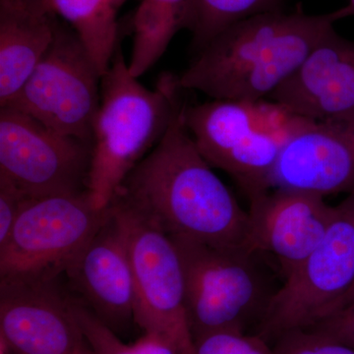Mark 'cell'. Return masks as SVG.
Segmentation results:
<instances>
[{"instance_id": "cell-1", "label": "cell", "mask_w": 354, "mask_h": 354, "mask_svg": "<svg viewBox=\"0 0 354 354\" xmlns=\"http://www.w3.org/2000/svg\"><path fill=\"white\" fill-rule=\"evenodd\" d=\"M184 106L179 93L164 136L115 196L169 236L251 251L249 212L200 153L184 122Z\"/></svg>"}, {"instance_id": "cell-2", "label": "cell", "mask_w": 354, "mask_h": 354, "mask_svg": "<svg viewBox=\"0 0 354 354\" xmlns=\"http://www.w3.org/2000/svg\"><path fill=\"white\" fill-rule=\"evenodd\" d=\"M339 20V9L321 15L278 10L247 18L198 50L177 77L179 86L213 100L263 101L299 69Z\"/></svg>"}, {"instance_id": "cell-3", "label": "cell", "mask_w": 354, "mask_h": 354, "mask_svg": "<svg viewBox=\"0 0 354 354\" xmlns=\"http://www.w3.org/2000/svg\"><path fill=\"white\" fill-rule=\"evenodd\" d=\"M177 77L164 74L149 90L130 73L118 44L102 76L101 102L93 124L87 191L97 211L108 209L130 172L164 136L177 95Z\"/></svg>"}, {"instance_id": "cell-4", "label": "cell", "mask_w": 354, "mask_h": 354, "mask_svg": "<svg viewBox=\"0 0 354 354\" xmlns=\"http://www.w3.org/2000/svg\"><path fill=\"white\" fill-rule=\"evenodd\" d=\"M183 118L205 160L227 172L250 204L272 190L281 147L305 122L277 102L263 101L185 102Z\"/></svg>"}, {"instance_id": "cell-5", "label": "cell", "mask_w": 354, "mask_h": 354, "mask_svg": "<svg viewBox=\"0 0 354 354\" xmlns=\"http://www.w3.org/2000/svg\"><path fill=\"white\" fill-rule=\"evenodd\" d=\"M183 266L185 308L193 339L221 330L246 332L264 317L272 295L255 256L181 236H169Z\"/></svg>"}, {"instance_id": "cell-6", "label": "cell", "mask_w": 354, "mask_h": 354, "mask_svg": "<svg viewBox=\"0 0 354 354\" xmlns=\"http://www.w3.org/2000/svg\"><path fill=\"white\" fill-rule=\"evenodd\" d=\"M108 215L87 191L30 198L0 245L1 281H55L78 259Z\"/></svg>"}, {"instance_id": "cell-7", "label": "cell", "mask_w": 354, "mask_h": 354, "mask_svg": "<svg viewBox=\"0 0 354 354\" xmlns=\"http://www.w3.org/2000/svg\"><path fill=\"white\" fill-rule=\"evenodd\" d=\"M353 285L354 193L337 205L323 241L272 295L256 334L269 342L313 327L341 309Z\"/></svg>"}, {"instance_id": "cell-8", "label": "cell", "mask_w": 354, "mask_h": 354, "mask_svg": "<svg viewBox=\"0 0 354 354\" xmlns=\"http://www.w3.org/2000/svg\"><path fill=\"white\" fill-rule=\"evenodd\" d=\"M101 82V72L80 38L58 21L50 48L4 106L27 114L60 134L92 144Z\"/></svg>"}, {"instance_id": "cell-9", "label": "cell", "mask_w": 354, "mask_h": 354, "mask_svg": "<svg viewBox=\"0 0 354 354\" xmlns=\"http://www.w3.org/2000/svg\"><path fill=\"white\" fill-rule=\"evenodd\" d=\"M127 234L134 278V321L167 339L176 354H195L185 308L183 266L171 237L115 196L111 203Z\"/></svg>"}, {"instance_id": "cell-10", "label": "cell", "mask_w": 354, "mask_h": 354, "mask_svg": "<svg viewBox=\"0 0 354 354\" xmlns=\"http://www.w3.org/2000/svg\"><path fill=\"white\" fill-rule=\"evenodd\" d=\"M92 144L0 108V176L27 198L86 191Z\"/></svg>"}, {"instance_id": "cell-11", "label": "cell", "mask_w": 354, "mask_h": 354, "mask_svg": "<svg viewBox=\"0 0 354 354\" xmlns=\"http://www.w3.org/2000/svg\"><path fill=\"white\" fill-rule=\"evenodd\" d=\"M272 190L325 197L354 193V111L309 120L286 140L274 165Z\"/></svg>"}, {"instance_id": "cell-12", "label": "cell", "mask_w": 354, "mask_h": 354, "mask_svg": "<svg viewBox=\"0 0 354 354\" xmlns=\"http://www.w3.org/2000/svg\"><path fill=\"white\" fill-rule=\"evenodd\" d=\"M53 281H1L0 342L15 354H74L84 344L72 312Z\"/></svg>"}, {"instance_id": "cell-13", "label": "cell", "mask_w": 354, "mask_h": 354, "mask_svg": "<svg viewBox=\"0 0 354 354\" xmlns=\"http://www.w3.org/2000/svg\"><path fill=\"white\" fill-rule=\"evenodd\" d=\"M335 211L319 195L270 191L250 204L251 251L272 254L286 278L325 239Z\"/></svg>"}, {"instance_id": "cell-14", "label": "cell", "mask_w": 354, "mask_h": 354, "mask_svg": "<svg viewBox=\"0 0 354 354\" xmlns=\"http://www.w3.org/2000/svg\"><path fill=\"white\" fill-rule=\"evenodd\" d=\"M66 274L88 308L111 329L134 320V278L127 234L111 205L104 223Z\"/></svg>"}, {"instance_id": "cell-15", "label": "cell", "mask_w": 354, "mask_h": 354, "mask_svg": "<svg viewBox=\"0 0 354 354\" xmlns=\"http://www.w3.org/2000/svg\"><path fill=\"white\" fill-rule=\"evenodd\" d=\"M270 99L310 120L354 111V41L330 30Z\"/></svg>"}, {"instance_id": "cell-16", "label": "cell", "mask_w": 354, "mask_h": 354, "mask_svg": "<svg viewBox=\"0 0 354 354\" xmlns=\"http://www.w3.org/2000/svg\"><path fill=\"white\" fill-rule=\"evenodd\" d=\"M57 22L41 0H0V108L32 75L55 39Z\"/></svg>"}, {"instance_id": "cell-17", "label": "cell", "mask_w": 354, "mask_h": 354, "mask_svg": "<svg viewBox=\"0 0 354 354\" xmlns=\"http://www.w3.org/2000/svg\"><path fill=\"white\" fill-rule=\"evenodd\" d=\"M128 0H41L48 12L68 24L101 72L108 71L118 48V17Z\"/></svg>"}, {"instance_id": "cell-18", "label": "cell", "mask_w": 354, "mask_h": 354, "mask_svg": "<svg viewBox=\"0 0 354 354\" xmlns=\"http://www.w3.org/2000/svg\"><path fill=\"white\" fill-rule=\"evenodd\" d=\"M191 0H140L133 16V46L128 64L135 78L162 57L176 32L187 29Z\"/></svg>"}, {"instance_id": "cell-19", "label": "cell", "mask_w": 354, "mask_h": 354, "mask_svg": "<svg viewBox=\"0 0 354 354\" xmlns=\"http://www.w3.org/2000/svg\"><path fill=\"white\" fill-rule=\"evenodd\" d=\"M283 0H191L189 24L193 50L204 48L228 27L271 11L281 10Z\"/></svg>"}, {"instance_id": "cell-20", "label": "cell", "mask_w": 354, "mask_h": 354, "mask_svg": "<svg viewBox=\"0 0 354 354\" xmlns=\"http://www.w3.org/2000/svg\"><path fill=\"white\" fill-rule=\"evenodd\" d=\"M195 354H274L269 342L258 334L221 330L194 339Z\"/></svg>"}, {"instance_id": "cell-21", "label": "cell", "mask_w": 354, "mask_h": 354, "mask_svg": "<svg viewBox=\"0 0 354 354\" xmlns=\"http://www.w3.org/2000/svg\"><path fill=\"white\" fill-rule=\"evenodd\" d=\"M71 306L79 329L95 354H136L88 307L75 301L71 302Z\"/></svg>"}, {"instance_id": "cell-22", "label": "cell", "mask_w": 354, "mask_h": 354, "mask_svg": "<svg viewBox=\"0 0 354 354\" xmlns=\"http://www.w3.org/2000/svg\"><path fill=\"white\" fill-rule=\"evenodd\" d=\"M274 354H354V348L305 329L281 335L274 346Z\"/></svg>"}, {"instance_id": "cell-23", "label": "cell", "mask_w": 354, "mask_h": 354, "mask_svg": "<svg viewBox=\"0 0 354 354\" xmlns=\"http://www.w3.org/2000/svg\"><path fill=\"white\" fill-rule=\"evenodd\" d=\"M28 199L6 177L0 176V245L8 239Z\"/></svg>"}, {"instance_id": "cell-24", "label": "cell", "mask_w": 354, "mask_h": 354, "mask_svg": "<svg viewBox=\"0 0 354 354\" xmlns=\"http://www.w3.org/2000/svg\"><path fill=\"white\" fill-rule=\"evenodd\" d=\"M308 330L354 348V301Z\"/></svg>"}, {"instance_id": "cell-25", "label": "cell", "mask_w": 354, "mask_h": 354, "mask_svg": "<svg viewBox=\"0 0 354 354\" xmlns=\"http://www.w3.org/2000/svg\"><path fill=\"white\" fill-rule=\"evenodd\" d=\"M130 346L136 354H176L171 342L153 332H144V335Z\"/></svg>"}, {"instance_id": "cell-26", "label": "cell", "mask_w": 354, "mask_h": 354, "mask_svg": "<svg viewBox=\"0 0 354 354\" xmlns=\"http://www.w3.org/2000/svg\"><path fill=\"white\" fill-rule=\"evenodd\" d=\"M339 11L341 13L342 19L354 16V0H348V3L339 8Z\"/></svg>"}, {"instance_id": "cell-27", "label": "cell", "mask_w": 354, "mask_h": 354, "mask_svg": "<svg viewBox=\"0 0 354 354\" xmlns=\"http://www.w3.org/2000/svg\"><path fill=\"white\" fill-rule=\"evenodd\" d=\"M74 354H95V353L91 349L90 346H88V344L85 341L84 344H81V346L77 348Z\"/></svg>"}, {"instance_id": "cell-28", "label": "cell", "mask_w": 354, "mask_h": 354, "mask_svg": "<svg viewBox=\"0 0 354 354\" xmlns=\"http://www.w3.org/2000/svg\"><path fill=\"white\" fill-rule=\"evenodd\" d=\"M354 301V285L353 288H351V290H349V292L348 295H346V297H344V301H342V308H344V307H346V305L351 304V302ZM339 311V310H337Z\"/></svg>"}, {"instance_id": "cell-29", "label": "cell", "mask_w": 354, "mask_h": 354, "mask_svg": "<svg viewBox=\"0 0 354 354\" xmlns=\"http://www.w3.org/2000/svg\"><path fill=\"white\" fill-rule=\"evenodd\" d=\"M7 353H8V351H7L6 344H4L3 342H0V354H7Z\"/></svg>"}, {"instance_id": "cell-30", "label": "cell", "mask_w": 354, "mask_h": 354, "mask_svg": "<svg viewBox=\"0 0 354 354\" xmlns=\"http://www.w3.org/2000/svg\"><path fill=\"white\" fill-rule=\"evenodd\" d=\"M23 1H32V0H23Z\"/></svg>"}]
</instances>
